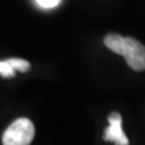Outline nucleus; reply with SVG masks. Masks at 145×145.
I'll list each match as a JSON object with an SVG mask.
<instances>
[{
    "label": "nucleus",
    "instance_id": "4",
    "mask_svg": "<svg viewBox=\"0 0 145 145\" xmlns=\"http://www.w3.org/2000/svg\"><path fill=\"white\" fill-rule=\"evenodd\" d=\"M15 71H16V69L11 65V63L7 59L0 62V75H1L3 78H6V79L13 78V76H15Z\"/></svg>",
    "mask_w": 145,
    "mask_h": 145
},
{
    "label": "nucleus",
    "instance_id": "1",
    "mask_svg": "<svg viewBox=\"0 0 145 145\" xmlns=\"http://www.w3.org/2000/svg\"><path fill=\"white\" fill-rule=\"evenodd\" d=\"M104 44L112 52L123 56L133 70H145V46L138 40L123 38L119 34H108L104 38Z\"/></svg>",
    "mask_w": 145,
    "mask_h": 145
},
{
    "label": "nucleus",
    "instance_id": "3",
    "mask_svg": "<svg viewBox=\"0 0 145 145\" xmlns=\"http://www.w3.org/2000/svg\"><path fill=\"white\" fill-rule=\"evenodd\" d=\"M109 126L105 128L104 140L114 142L115 145H129V140L122 131V117L119 112L112 111L108 116Z\"/></svg>",
    "mask_w": 145,
    "mask_h": 145
},
{
    "label": "nucleus",
    "instance_id": "5",
    "mask_svg": "<svg viewBox=\"0 0 145 145\" xmlns=\"http://www.w3.org/2000/svg\"><path fill=\"white\" fill-rule=\"evenodd\" d=\"M11 63V65L15 68L16 70H20L22 72H25L30 69V63L25 59H21V58H10L7 59Z\"/></svg>",
    "mask_w": 145,
    "mask_h": 145
},
{
    "label": "nucleus",
    "instance_id": "2",
    "mask_svg": "<svg viewBox=\"0 0 145 145\" xmlns=\"http://www.w3.org/2000/svg\"><path fill=\"white\" fill-rule=\"evenodd\" d=\"M35 128L28 119H17L3 134V145H29L34 139Z\"/></svg>",
    "mask_w": 145,
    "mask_h": 145
},
{
    "label": "nucleus",
    "instance_id": "6",
    "mask_svg": "<svg viewBox=\"0 0 145 145\" xmlns=\"http://www.w3.org/2000/svg\"><path fill=\"white\" fill-rule=\"evenodd\" d=\"M36 1L44 7H53L59 3V0H36Z\"/></svg>",
    "mask_w": 145,
    "mask_h": 145
}]
</instances>
